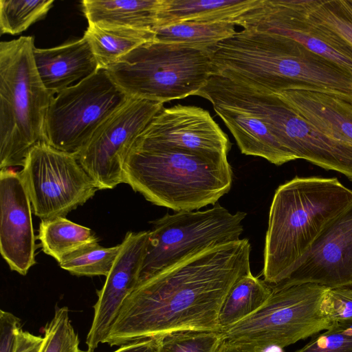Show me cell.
<instances>
[{"label": "cell", "instance_id": "obj_18", "mask_svg": "<svg viewBox=\"0 0 352 352\" xmlns=\"http://www.w3.org/2000/svg\"><path fill=\"white\" fill-rule=\"evenodd\" d=\"M196 96L210 101L243 154L264 158L276 166L296 160L256 113L204 87Z\"/></svg>", "mask_w": 352, "mask_h": 352}, {"label": "cell", "instance_id": "obj_19", "mask_svg": "<svg viewBox=\"0 0 352 352\" xmlns=\"http://www.w3.org/2000/svg\"><path fill=\"white\" fill-rule=\"evenodd\" d=\"M275 94L320 131L352 144V96L305 89Z\"/></svg>", "mask_w": 352, "mask_h": 352}, {"label": "cell", "instance_id": "obj_15", "mask_svg": "<svg viewBox=\"0 0 352 352\" xmlns=\"http://www.w3.org/2000/svg\"><path fill=\"white\" fill-rule=\"evenodd\" d=\"M149 231L128 232L102 289L97 292L91 326L86 344L94 351L105 342L126 299L137 287L146 251Z\"/></svg>", "mask_w": 352, "mask_h": 352}, {"label": "cell", "instance_id": "obj_9", "mask_svg": "<svg viewBox=\"0 0 352 352\" xmlns=\"http://www.w3.org/2000/svg\"><path fill=\"white\" fill-rule=\"evenodd\" d=\"M246 215L217 204L203 211L167 213L152 221L138 285L196 250L241 239Z\"/></svg>", "mask_w": 352, "mask_h": 352}, {"label": "cell", "instance_id": "obj_26", "mask_svg": "<svg viewBox=\"0 0 352 352\" xmlns=\"http://www.w3.org/2000/svg\"><path fill=\"white\" fill-rule=\"evenodd\" d=\"M155 41L206 50L236 32L235 25L228 23L184 22L156 28Z\"/></svg>", "mask_w": 352, "mask_h": 352}, {"label": "cell", "instance_id": "obj_38", "mask_svg": "<svg viewBox=\"0 0 352 352\" xmlns=\"http://www.w3.org/2000/svg\"><path fill=\"white\" fill-rule=\"evenodd\" d=\"M254 349L258 352H283V348L277 346H269L263 349Z\"/></svg>", "mask_w": 352, "mask_h": 352}, {"label": "cell", "instance_id": "obj_11", "mask_svg": "<svg viewBox=\"0 0 352 352\" xmlns=\"http://www.w3.org/2000/svg\"><path fill=\"white\" fill-rule=\"evenodd\" d=\"M164 104L130 98L96 130L79 152V163L98 190L111 189L123 183L124 164L131 146Z\"/></svg>", "mask_w": 352, "mask_h": 352}, {"label": "cell", "instance_id": "obj_33", "mask_svg": "<svg viewBox=\"0 0 352 352\" xmlns=\"http://www.w3.org/2000/svg\"><path fill=\"white\" fill-rule=\"evenodd\" d=\"M321 311L331 325L352 321V285L328 288Z\"/></svg>", "mask_w": 352, "mask_h": 352}, {"label": "cell", "instance_id": "obj_8", "mask_svg": "<svg viewBox=\"0 0 352 352\" xmlns=\"http://www.w3.org/2000/svg\"><path fill=\"white\" fill-rule=\"evenodd\" d=\"M131 97L98 69L56 94L45 120V142L77 156L96 130Z\"/></svg>", "mask_w": 352, "mask_h": 352}, {"label": "cell", "instance_id": "obj_22", "mask_svg": "<svg viewBox=\"0 0 352 352\" xmlns=\"http://www.w3.org/2000/svg\"><path fill=\"white\" fill-rule=\"evenodd\" d=\"M164 0H83L89 24L153 30Z\"/></svg>", "mask_w": 352, "mask_h": 352}, {"label": "cell", "instance_id": "obj_31", "mask_svg": "<svg viewBox=\"0 0 352 352\" xmlns=\"http://www.w3.org/2000/svg\"><path fill=\"white\" fill-rule=\"evenodd\" d=\"M40 352H78V334L71 323L67 307L56 306L52 319L44 328Z\"/></svg>", "mask_w": 352, "mask_h": 352}, {"label": "cell", "instance_id": "obj_36", "mask_svg": "<svg viewBox=\"0 0 352 352\" xmlns=\"http://www.w3.org/2000/svg\"><path fill=\"white\" fill-rule=\"evenodd\" d=\"M161 336L149 338L120 346L113 352H159Z\"/></svg>", "mask_w": 352, "mask_h": 352}, {"label": "cell", "instance_id": "obj_12", "mask_svg": "<svg viewBox=\"0 0 352 352\" xmlns=\"http://www.w3.org/2000/svg\"><path fill=\"white\" fill-rule=\"evenodd\" d=\"M236 25L287 36L352 72V45L312 17L302 0H260Z\"/></svg>", "mask_w": 352, "mask_h": 352}, {"label": "cell", "instance_id": "obj_3", "mask_svg": "<svg viewBox=\"0 0 352 352\" xmlns=\"http://www.w3.org/2000/svg\"><path fill=\"white\" fill-rule=\"evenodd\" d=\"M352 201L336 177H299L280 185L269 212L263 275L268 284L286 280L326 226Z\"/></svg>", "mask_w": 352, "mask_h": 352}, {"label": "cell", "instance_id": "obj_4", "mask_svg": "<svg viewBox=\"0 0 352 352\" xmlns=\"http://www.w3.org/2000/svg\"><path fill=\"white\" fill-rule=\"evenodd\" d=\"M232 181L228 160L170 148L133 144L123 167V183L153 204L175 212L215 205L230 191Z\"/></svg>", "mask_w": 352, "mask_h": 352}, {"label": "cell", "instance_id": "obj_25", "mask_svg": "<svg viewBox=\"0 0 352 352\" xmlns=\"http://www.w3.org/2000/svg\"><path fill=\"white\" fill-rule=\"evenodd\" d=\"M38 238L43 252L57 262L78 248L98 241L89 228L61 217L41 220Z\"/></svg>", "mask_w": 352, "mask_h": 352}, {"label": "cell", "instance_id": "obj_34", "mask_svg": "<svg viewBox=\"0 0 352 352\" xmlns=\"http://www.w3.org/2000/svg\"><path fill=\"white\" fill-rule=\"evenodd\" d=\"M21 329L19 318L10 312L0 311V352H13Z\"/></svg>", "mask_w": 352, "mask_h": 352}, {"label": "cell", "instance_id": "obj_13", "mask_svg": "<svg viewBox=\"0 0 352 352\" xmlns=\"http://www.w3.org/2000/svg\"><path fill=\"white\" fill-rule=\"evenodd\" d=\"M133 145L175 149L214 160H228L231 142L209 111L197 106L163 107Z\"/></svg>", "mask_w": 352, "mask_h": 352}, {"label": "cell", "instance_id": "obj_29", "mask_svg": "<svg viewBox=\"0 0 352 352\" xmlns=\"http://www.w3.org/2000/svg\"><path fill=\"white\" fill-rule=\"evenodd\" d=\"M310 15L352 45V0H302Z\"/></svg>", "mask_w": 352, "mask_h": 352}, {"label": "cell", "instance_id": "obj_17", "mask_svg": "<svg viewBox=\"0 0 352 352\" xmlns=\"http://www.w3.org/2000/svg\"><path fill=\"white\" fill-rule=\"evenodd\" d=\"M271 128L296 159L338 172L352 181V144L320 131L283 101L274 116Z\"/></svg>", "mask_w": 352, "mask_h": 352}, {"label": "cell", "instance_id": "obj_30", "mask_svg": "<svg viewBox=\"0 0 352 352\" xmlns=\"http://www.w3.org/2000/svg\"><path fill=\"white\" fill-rule=\"evenodd\" d=\"M223 340L221 331H173L161 336L159 352H217Z\"/></svg>", "mask_w": 352, "mask_h": 352}, {"label": "cell", "instance_id": "obj_1", "mask_svg": "<svg viewBox=\"0 0 352 352\" xmlns=\"http://www.w3.org/2000/svg\"><path fill=\"white\" fill-rule=\"evenodd\" d=\"M248 239L196 250L139 284L124 302L105 342L123 346L183 330L221 331L232 287L251 272Z\"/></svg>", "mask_w": 352, "mask_h": 352}, {"label": "cell", "instance_id": "obj_5", "mask_svg": "<svg viewBox=\"0 0 352 352\" xmlns=\"http://www.w3.org/2000/svg\"><path fill=\"white\" fill-rule=\"evenodd\" d=\"M31 36L0 43V168L23 166L45 142V120L54 95L43 85Z\"/></svg>", "mask_w": 352, "mask_h": 352}, {"label": "cell", "instance_id": "obj_10", "mask_svg": "<svg viewBox=\"0 0 352 352\" xmlns=\"http://www.w3.org/2000/svg\"><path fill=\"white\" fill-rule=\"evenodd\" d=\"M20 175L34 214L41 220L64 217L98 190L77 156L45 142L35 145Z\"/></svg>", "mask_w": 352, "mask_h": 352}, {"label": "cell", "instance_id": "obj_27", "mask_svg": "<svg viewBox=\"0 0 352 352\" xmlns=\"http://www.w3.org/2000/svg\"><path fill=\"white\" fill-rule=\"evenodd\" d=\"M120 244L104 248L98 242L86 244L65 255L59 266L76 276H105L109 274L119 253Z\"/></svg>", "mask_w": 352, "mask_h": 352}, {"label": "cell", "instance_id": "obj_20", "mask_svg": "<svg viewBox=\"0 0 352 352\" xmlns=\"http://www.w3.org/2000/svg\"><path fill=\"white\" fill-rule=\"evenodd\" d=\"M34 58L43 85L54 96L100 69L84 37L50 48L35 47Z\"/></svg>", "mask_w": 352, "mask_h": 352}, {"label": "cell", "instance_id": "obj_37", "mask_svg": "<svg viewBox=\"0 0 352 352\" xmlns=\"http://www.w3.org/2000/svg\"><path fill=\"white\" fill-rule=\"evenodd\" d=\"M217 352H258L255 349L223 340Z\"/></svg>", "mask_w": 352, "mask_h": 352}, {"label": "cell", "instance_id": "obj_24", "mask_svg": "<svg viewBox=\"0 0 352 352\" xmlns=\"http://www.w3.org/2000/svg\"><path fill=\"white\" fill-rule=\"evenodd\" d=\"M272 292V285L251 272L241 277L230 289L219 315L221 331L259 309Z\"/></svg>", "mask_w": 352, "mask_h": 352}, {"label": "cell", "instance_id": "obj_39", "mask_svg": "<svg viewBox=\"0 0 352 352\" xmlns=\"http://www.w3.org/2000/svg\"><path fill=\"white\" fill-rule=\"evenodd\" d=\"M78 352H95L94 351H89V350H87V351H82L80 349H79Z\"/></svg>", "mask_w": 352, "mask_h": 352}, {"label": "cell", "instance_id": "obj_23", "mask_svg": "<svg viewBox=\"0 0 352 352\" xmlns=\"http://www.w3.org/2000/svg\"><path fill=\"white\" fill-rule=\"evenodd\" d=\"M83 37L99 68L106 69L140 45L155 41V34L151 30L89 24Z\"/></svg>", "mask_w": 352, "mask_h": 352}, {"label": "cell", "instance_id": "obj_21", "mask_svg": "<svg viewBox=\"0 0 352 352\" xmlns=\"http://www.w3.org/2000/svg\"><path fill=\"white\" fill-rule=\"evenodd\" d=\"M259 2L260 0H164L155 28L184 22L228 23L236 25L241 16Z\"/></svg>", "mask_w": 352, "mask_h": 352}, {"label": "cell", "instance_id": "obj_2", "mask_svg": "<svg viewBox=\"0 0 352 352\" xmlns=\"http://www.w3.org/2000/svg\"><path fill=\"white\" fill-rule=\"evenodd\" d=\"M208 50L214 74L271 93L305 89L352 96V72L278 34L243 29Z\"/></svg>", "mask_w": 352, "mask_h": 352}, {"label": "cell", "instance_id": "obj_14", "mask_svg": "<svg viewBox=\"0 0 352 352\" xmlns=\"http://www.w3.org/2000/svg\"><path fill=\"white\" fill-rule=\"evenodd\" d=\"M327 288L352 285V201L324 228L285 280Z\"/></svg>", "mask_w": 352, "mask_h": 352}, {"label": "cell", "instance_id": "obj_35", "mask_svg": "<svg viewBox=\"0 0 352 352\" xmlns=\"http://www.w3.org/2000/svg\"><path fill=\"white\" fill-rule=\"evenodd\" d=\"M44 338L35 336L21 329L16 336L13 352H40Z\"/></svg>", "mask_w": 352, "mask_h": 352}, {"label": "cell", "instance_id": "obj_7", "mask_svg": "<svg viewBox=\"0 0 352 352\" xmlns=\"http://www.w3.org/2000/svg\"><path fill=\"white\" fill-rule=\"evenodd\" d=\"M327 289L310 283L273 285L259 309L221 330L223 340L256 349L269 346L283 349L327 330L332 325L321 311Z\"/></svg>", "mask_w": 352, "mask_h": 352}, {"label": "cell", "instance_id": "obj_6", "mask_svg": "<svg viewBox=\"0 0 352 352\" xmlns=\"http://www.w3.org/2000/svg\"><path fill=\"white\" fill-rule=\"evenodd\" d=\"M106 70L128 96L163 103L196 96L214 74L208 50L155 40Z\"/></svg>", "mask_w": 352, "mask_h": 352}, {"label": "cell", "instance_id": "obj_16", "mask_svg": "<svg viewBox=\"0 0 352 352\" xmlns=\"http://www.w3.org/2000/svg\"><path fill=\"white\" fill-rule=\"evenodd\" d=\"M31 202L20 173L0 172V252L10 268L25 275L35 264Z\"/></svg>", "mask_w": 352, "mask_h": 352}, {"label": "cell", "instance_id": "obj_32", "mask_svg": "<svg viewBox=\"0 0 352 352\" xmlns=\"http://www.w3.org/2000/svg\"><path fill=\"white\" fill-rule=\"evenodd\" d=\"M294 352H352V321L333 324Z\"/></svg>", "mask_w": 352, "mask_h": 352}, {"label": "cell", "instance_id": "obj_28", "mask_svg": "<svg viewBox=\"0 0 352 352\" xmlns=\"http://www.w3.org/2000/svg\"><path fill=\"white\" fill-rule=\"evenodd\" d=\"M53 0H0V33L16 35L44 19Z\"/></svg>", "mask_w": 352, "mask_h": 352}]
</instances>
